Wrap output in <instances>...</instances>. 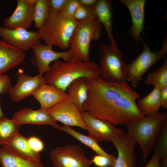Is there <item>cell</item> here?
Returning <instances> with one entry per match:
<instances>
[{
    "instance_id": "cell-26",
    "label": "cell",
    "mask_w": 167,
    "mask_h": 167,
    "mask_svg": "<svg viewBox=\"0 0 167 167\" xmlns=\"http://www.w3.org/2000/svg\"><path fill=\"white\" fill-rule=\"evenodd\" d=\"M20 126L12 119L0 118V145L6 144L19 133Z\"/></svg>"
},
{
    "instance_id": "cell-20",
    "label": "cell",
    "mask_w": 167,
    "mask_h": 167,
    "mask_svg": "<svg viewBox=\"0 0 167 167\" xmlns=\"http://www.w3.org/2000/svg\"><path fill=\"white\" fill-rule=\"evenodd\" d=\"M112 1L97 0L93 6L96 18L103 25L106 30L112 47L114 49H118L112 33Z\"/></svg>"
},
{
    "instance_id": "cell-22",
    "label": "cell",
    "mask_w": 167,
    "mask_h": 167,
    "mask_svg": "<svg viewBox=\"0 0 167 167\" xmlns=\"http://www.w3.org/2000/svg\"><path fill=\"white\" fill-rule=\"evenodd\" d=\"M88 88L86 79L80 78L70 84L66 90L68 97L81 113L84 111L83 105L87 97Z\"/></svg>"
},
{
    "instance_id": "cell-5",
    "label": "cell",
    "mask_w": 167,
    "mask_h": 167,
    "mask_svg": "<svg viewBox=\"0 0 167 167\" xmlns=\"http://www.w3.org/2000/svg\"><path fill=\"white\" fill-rule=\"evenodd\" d=\"M102 27L96 18L77 23L70 41L69 50L72 59L85 62L90 61L91 42L99 39Z\"/></svg>"
},
{
    "instance_id": "cell-14",
    "label": "cell",
    "mask_w": 167,
    "mask_h": 167,
    "mask_svg": "<svg viewBox=\"0 0 167 167\" xmlns=\"http://www.w3.org/2000/svg\"><path fill=\"white\" fill-rule=\"evenodd\" d=\"M15 9L11 15L4 19V28L26 30L33 21L35 0H17Z\"/></svg>"
},
{
    "instance_id": "cell-33",
    "label": "cell",
    "mask_w": 167,
    "mask_h": 167,
    "mask_svg": "<svg viewBox=\"0 0 167 167\" xmlns=\"http://www.w3.org/2000/svg\"><path fill=\"white\" fill-rule=\"evenodd\" d=\"M12 87L11 79L7 75H0V94L8 93Z\"/></svg>"
},
{
    "instance_id": "cell-37",
    "label": "cell",
    "mask_w": 167,
    "mask_h": 167,
    "mask_svg": "<svg viewBox=\"0 0 167 167\" xmlns=\"http://www.w3.org/2000/svg\"><path fill=\"white\" fill-rule=\"evenodd\" d=\"M160 160L153 154L144 167H160Z\"/></svg>"
},
{
    "instance_id": "cell-35",
    "label": "cell",
    "mask_w": 167,
    "mask_h": 167,
    "mask_svg": "<svg viewBox=\"0 0 167 167\" xmlns=\"http://www.w3.org/2000/svg\"><path fill=\"white\" fill-rule=\"evenodd\" d=\"M50 9L55 11H61L67 0H48Z\"/></svg>"
},
{
    "instance_id": "cell-34",
    "label": "cell",
    "mask_w": 167,
    "mask_h": 167,
    "mask_svg": "<svg viewBox=\"0 0 167 167\" xmlns=\"http://www.w3.org/2000/svg\"><path fill=\"white\" fill-rule=\"evenodd\" d=\"M28 143L31 148L35 151L39 153L44 148V144L42 141L38 138L31 136L28 139Z\"/></svg>"
},
{
    "instance_id": "cell-8",
    "label": "cell",
    "mask_w": 167,
    "mask_h": 167,
    "mask_svg": "<svg viewBox=\"0 0 167 167\" xmlns=\"http://www.w3.org/2000/svg\"><path fill=\"white\" fill-rule=\"evenodd\" d=\"M50 157L54 167H90L92 164L82 148L76 144L54 148L51 150Z\"/></svg>"
},
{
    "instance_id": "cell-23",
    "label": "cell",
    "mask_w": 167,
    "mask_h": 167,
    "mask_svg": "<svg viewBox=\"0 0 167 167\" xmlns=\"http://www.w3.org/2000/svg\"><path fill=\"white\" fill-rule=\"evenodd\" d=\"M1 167H45L41 162L29 160L15 154L5 145L0 148Z\"/></svg>"
},
{
    "instance_id": "cell-29",
    "label": "cell",
    "mask_w": 167,
    "mask_h": 167,
    "mask_svg": "<svg viewBox=\"0 0 167 167\" xmlns=\"http://www.w3.org/2000/svg\"><path fill=\"white\" fill-rule=\"evenodd\" d=\"M35 4L33 21L39 30L45 23L50 9L48 0H35Z\"/></svg>"
},
{
    "instance_id": "cell-31",
    "label": "cell",
    "mask_w": 167,
    "mask_h": 167,
    "mask_svg": "<svg viewBox=\"0 0 167 167\" xmlns=\"http://www.w3.org/2000/svg\"><path fill=\"white\" fill-rule=\"evenodd\" d=\"M116 157L113 155L109 157L96 155L91 160L92 163L97 167H112Z\"/></svg>"
},
{
    "instance_id": "cell-4",
    "label": "cell",
    "mask_w": 167,
    "mask_h": 167,
    "mask_svg": "<svg viewBox=\"0 0 167 167\" xmlns=\"http://www.w3.org/2000/svg\"><path fill=\"white\" fill-rule=\"evenodd\" d=\"M77 24L73 18L61 11L50 9L45 23L38 31L46 44L66 49L69 47L70 40Z\"/></svg>"
},
{
    "instance_id": "cell-38",
    "label": "cell",
    "mask_w": 167,
    "mask_h": 167,
    "mask_svg": "<svg viewBox=\"0 0 167 167\" xmlns=\"http://www.w3.org/2000/svg\"><path fill=\"white\" fill-rule=\"evenodd\" d=\"M97 0H79L81 5L88 7H92L96 3Z\"/></svg>"
},
{
    "instance_id": "cell-39",
    "label": "cell",
    "mask_w": 167,
    "mask_h": 167,
    "mask_svg": "<svg viewBox=\"0 0 167 167\" xmlns=\"http://www.w3.org/2000/svg\"><path fill=\"white\" fill-rule=\"evenodd\" d=\"M161 163H160V167H167V156H166L161 160Z\"/></svg>"
},
{
    "instance_id": "cell-11",
    "label": "cell",
    "mask_w": 167,
    "mask_h": 167,
    "mask_svg": "<svg viewBox=\"0 0 167 167\" xmlns=\"http://www.w3.org/2000/svg\"><path fill=\"white\" fill-rule=\"evenodd\" d=\"M52 46L40 43L34 45L31 48L33 55L31 61L32 64L37 67L40 74L43 75L48 71L52 62L61 59L66 61L72 58L69 50L57 52L53 49Z\"/></svg>"
},
{
    "instance_id": "cell-16",
    "label": "cell",
    "mask_w": 167,
    "mask_h": 167,
    "mask_svg": "<svg viewBox=\"0 0 167 167\" xmlns=\"http://www.w3.org/2000/svg\"><path fill=\"white\" fill-rule=\"evenodd\" d=\"M112 143L118 152V156L112 167H136L135 144L127 134L119 135Z\"/></svg>"
},
{
    "instance_id": "cell-24",
    "label": "cell",
    "mask_w": 167,
    "mask_h": 167,
    "mask_svg": "<svg viewBox=\"0 0 167 167\" xmlns=\"http://www.w3.org/2000/svg\"><path fill=\"white\" fill-rule=\"evenodd\" d=\"M160 88L154 86L148 94L138 100L137 106L144 116L158 112L161 107L160 99Z\"/></svg>"
},
{
    "instance_id": "cell-27",
    "label": "cell",
    "mask_w": 167,
    "mask_h": 167,
    "mask_svg": "<svg viewBox=\"0 0 167 167\" xmlns=\"http://www.w3.org/2000/svg\"><path fill=\"white\" fill-rule=\"evenodd\" d=\"M153 149L159 160L167 156V118L161 125Z\"/></svg>"
},
{
    "instance_id": "cell-19",
    "label": "cell",
    "mask_w": 167,
    "mask_h": 167,
    "mask_svg": "<svg viewBox=\"0 0 167 167\" xmlns=\"http://www.w3.org/2000/svg\"><path fill=\"white\" fill-rule=\"evenodd\" d=\"M25 57L24 52L0 40V75L21 64Z\"/></svg>"
},
{
    "instance_id": "cell-13",
    "label": "cell",
    "mask_w": 167,
    "mask_h": 167,
    "mask_svg": "<svg viewBox=\"0 0 167 167\" xmlns=\"http://www.w3.org/2000/svg\"><path fill=\"white\" fill-rule=\"evenodd\" d=\"M16 75V83L8 92L14 102L20 101L28 97L40 85L45 83L44 75L39 74L31 76L25 74L22 68L18 69Z\"/></svg>"
},
{
    "instance_id": "cell-17",
    "label": "cell",
    "mask_w": 167,
    "mask_h": 167,
    "mask_svg": "<svg viewBox=\"0 0 167 167\" xmlns=\"http://www.w3.org/2000/svg\"><path fill=\"white\" fill-rule=\"evenodd\" d=\"M129 10L131 17L132 25L130 29L131 37L136 43L140 39V34L144 27L146 0H119Z\"/></svg>"
},
{
    "instance_id": "cell-15",
    "label": "cell",
    "mask_w": 167,
    "mask_h": 167,
    "mask_svg": "<svg viewBox=\"0 0 167 167\" xmlns=\"http://www.w3.org/2000/svg\"><path fill=\"white\" fill-rule=\"evenodd\" d=\"M12 119L20 126L25 124L48 125L57 130L59 126L51 115L41 108L34 110L29 107L23 108L14 113Z\"/></svg>"
},
{
    "instance_id": "cell-2",
    "label": "cell",
    "mask_w": 167,
    "mask_h": 167,
    "mask_svg": "<svg viewBox=\"0 0 167 167\" xmlns=\"http://www.w3.org/2000/svg\"><path fill=\"white\" fill-rule=\"evenodd\" d=\"M99 76V66L95 62L72 58L66 61L59 59L54 62L44 75L46 84L54 86L65 92L76 79H89Z\"/></svg>"
},
{
    "instance_id": "cell-6",
    "label": "cell",
    "mask_w": 167,
    "mask_h": 167,
    "mask_svg": "<svg viewBox=\"0 0 167 167\" xmlns=\"http://www.w3.org/2000/svg\"><path fill=\"white\" fill-rule=\"evenodd\" d=\"M99 76L111 82L126 83V64L118 49L110 45L101 44L99 47Z\"/></svg>"
},
{
    "instance_id": "cell-32",
    "label": "cell",
    "mask_w": 167,
    "mask_h": 167,
    "mask_svg": "<svg viewBox=\"0 0 167 167\" xmlns=\"http://www.w3.org/2000/svg\"><path fill=\"white\" fill-rule=\"evenodd\" d=\"M80 5L79 0H67L61 12L65 15L73 18L74 14Z\"/></svg>"
},
{
    "instance_id": "cell-28",
    "label": "cell",
    "mask_w": 167,
    "mask_h": 167,
    "mask_svg": "<svg viewBox=\"0 0 167 167\" xmlns=\"http://www.w3.org/2000/svg\"><path fill=\"white\" fill-rule=\"evenodd\" d=\"M161 66L153 72L150 73L145 81L146 85H152L160 88L167 86V59L164 58Z\"/></svg>"
},
{
    "instance_id": "cell-40",
    "label": "cell",
    "mask_w": 167,
    "mask_h": 167,
    "mask_svg": "<svg viewBox=\"0 0 167 167\" xmlns=\"http://www.w3.org/2000/svg\"><path fill=\"white\" fill-rule=\"evenodd\" d=\"M4 116L2 112L1 106V100H0V118Z\"/></svg>"
},
{
    "instance_id": "cell-36",
    "label": "cell",
    "mask_w": 167,
    "mask_h": 167,
    "mask_svg": "<svg viewBox=\"0 0 167 167\" xmlns=\"http://www.w3.org/2000/svg\"><path fill=\"white\" fill-rule=\"evenodd\" d=\"M160 99L161 107L167 109V86L161 89Z\"/></svg>"
},
{
    "instance_id": "cell-12",
    "label": "cell",
    "mask_w": 167,
    "mask_h": 167,
    "mask_svg": "<svg viewBox=\"0 0 167 167\" xmlns=\"http://www.w3.org/2000/svg\"><path fill=\"white\" fill-rule=\"evenodd\" d=\"M0 36L5 42L24 52L41 43L42 39L38 31L32 32L22 28L7 29L0 26Z\"/></svg>"
},
{
    "instance_id": "cell-10",
    "label": "cell",
    "mask_w": 167,
    "mask_h": 167,
    "mask_svg": "<svg viewBox=\"0 0 167 167\" xmlns=\"http://www.w3.org/2000/svg\"><path fill=\"white\" fill-rule=\"evenodd\" d=\"M45 111L64 125L87 130L81 113L68 97Z\"/></svg>"
},
{
    "instance_id": "cell-18",
    "label": "cell",
    "mask_w": 167,
    "mask_h": 167,
    "mask_svg": "<svg viewBox=\"0 0 167 167\" xmlns=\"http://www.w3.org/2000/svg\"><path fill=\"white\" fill-rule=\"evenodd\" d=\"M32 95L39 102L40 108L44 111L68 98L66 92L45 83L40 85Z\"/></svg>"
},
{
    "instance_id": "cell-25",
    "label": "cell",
    "mask_w": 167,
    "mask_h": 167,
    "mask_svg": "<svg viewBox=\"0 0 167 167\" xmlns=\"http://www.w3.org/2000/svg\"><path fill=\"white\" fill-rule=\"evenodd\" d=\"M57 130L65 132L79 141L85 146L91 149L97 155L109 157L110 154L105 151L100 146L98 142L89 135H86L81 134L72 129L71 126H60Z\"/></svg>"
},
{
    "instance_id": "cell-30",
    "label": "cell",
    "mask_w": 167,
    "mask_h": 167,
    "mask_svg": "<svg viewBox=\"0 0 167 167\" xmlns=\"http://www.w3.org/2000/svg\"><path fill=\"white\" fill-rule=\"evenodd\" d=\"M73 18L77 23L95 19L96 15L93 6L88 7L81 5L74 14Z\"/></svg>"
},
{
    "instance_id": "cell-3",
    "label": "cell",
    "mask_w": 167,
    "mask_h": 167,
    "mask_svg": "<svg viewBox=\"0 0 167 167\" xmlns=\"http://www.w3.org/2000/svg\"><path fill=\"white\" fill-rule=\"evenodd\" d=\"M167 118V113H158L130 122L126 126V134L131 142L139 145L145 162L152 150L162 123Z\"/></svg>"
},
{
    "instance_id": "cell-1",
    "label": "cell",
    "mask_w": 167,
    "mask_h": 167,
    "mask_svg": "<svg viewBox=\"0 0 167 167\" xmlns=\"http://www.w3.org/2000/svg\"><path fill=\"white\" fill-rule=\"evenodd\" d=\"M86 79L88 88L84 111L114 125H126L145 117L136 105L139 94L127 83L108 82L99 76Z\"/></svg>"
},
{
    "instance_id": "cell-9",
    "label": "cell",
    "mask_w": 167,
    "mask_h": 167,
    "mask_svg": "<svg viewBox=\"0 0 167 167\" xmlns=\"http://www.w3.org/2000/svg\"><path fill=\"white\" fill-rule=\"evenodd\" d=\"M81 113L90 136L97 142H112L116 138L125 133L110 122L97 118L87 111Z\"/></svg>"
},
{
    "instance_id": "cell-7",
    "label": "cell",
    "mask_w": 167,
    "mask_h": 167,
    "mask_svg": "<svg viewBox=\"0 0 167 167\" xmlns=\"http://www.w3.org/2000/svg\"><path fill=\"white\" fill-rule=\"evenodd\" d=\"M143 49L142 52L129 64L127 65V80L135 88L145 73L153 65L161 58L166 57L167 52L166 36L164 40L163 45L157 52H153L148 45L142 40Z\"/></svg>"
},
{
    "instance_id": "cell-21",
    "label": "cell",
    "mask_w": 167,
    "mask_h": 167,
    "mask_svg": "<svg viewBox=\"0 0 167 167\" xmlns=\"http://www.w3.org/2000/svg\"><path fill=\"white\" fill-rule=\"evenodd\" d=\"M14 153L26 159L41 162L39 153L34 151L30 147L28 139L19 133L6 144Z\"/></svg>"
}]
</instances>
